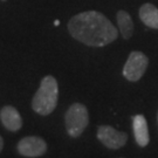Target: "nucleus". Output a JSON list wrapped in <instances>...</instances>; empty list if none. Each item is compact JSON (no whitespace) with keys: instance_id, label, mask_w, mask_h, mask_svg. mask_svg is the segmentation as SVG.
Segmentation results:
<instances>
[{"instance_id":"obj_1","label":"nucleus","mask_w":158,"mask_h":158,"mask_svg":"<svg viewBox=\"0 0 158 158\" xmlns=\"http://www.w3.org/2000/svg\"><path fill=\"white\" fill-rule=\"evenodd\" d=\"M74 39L90 47H103L117 39L118 31L106 15L97 11L79 13L69 19L67 25Z\"/></svg>"},{"instance_id":"obj_2","label":"nucleus","mask_w":158,"mask_h":158,"mask_svg":"<svg viewBox=\"0 0 158 158\" xmlns=\"http://www.w3.org/2000/svg\"><path fill=\"white\" fill-rule=\"evenodd\" d=\"M57 98L59 85L56 79L52 75H47L42 79L39 89L36 90L32 100V108L36 114L47 116L55 110Z\"/></svg>"},{"instance_id":"obj_3","label":"nucleus","mask_w":158,"mask_h":158,"mask_svg":"<svg viewBox=\"0 0 158 158\" xmlns=\"http://www.w3.org/2000/svg\"><path fill=\"white\" fill-rule=\"evenodd\" d=\"M64 123L68 135L72 137H80L89 123L87 107L82 103H73L64 115Z\"/></svg>"},{"instance_id":"obj_4","label":"nucleus","mask_w":158,"mask_h":158,"mask_svg":"<svg viewBox=\"0 0 158 158\" xmlns=\"http://www.w3.org/2000/svg\"><path fill=\"white\" fill-rule=\"evenodd\" d=\"M148 66L149 59L144 53L138 51L131 52L123 67V75L130 82H136L144 75Z\"/></svg>"},{"instance_id":"obj_5","label":"nucleus","mask_w":158,"mask_h":158,"mask_svg":"<svg viewBox=\"0 0 158 158\" xmlns=\"http://www.w3.org/2000/svg\"><path fill=\"white\" fill-rule=\"evenodd\" d=\"M97 138L103 145L109 149H119L124 147L128 141V135L118 131L110 125H101L97 130Z\"/></svg>"},{"instance_id":"obj_6","label":"nucleus","mask_w":158,"mask_h":158,"mask_svg":"<svg viewBox=\"0 0 158 158\" xmlns=\"http://www.w3.org/2000/svg\"><path fill=\"white\" fill-rule=\"evenodd\" d=\"M18 152L25 157H40L47 151V143L36 136L25 137L18 143Z\"/></svg>"},{"instance_id":"obj_7","label":"nucleus","mask_w":158,"mask_h":158,"mask_svg":"<svg viewBox=\"0 0 158 158\" xmlns=\"http://www.w3.org/2000/svg\"><path fill=\"white\" fill-rule=\"evenodd\" d=\"M0 121L8 131H18L23 127V118L17 109L12 106H5L0 110Z\"/></svg>"},{"instance_id":"obj_8","label":"nucleus","mask_w":158,"mask_h":158,"mask_svg":"<svg viewBox=\"0 0 158 158\" xmlns=\"http://www.w3.org/2000/svg\"><path fill=\"white\" fill-rule=\"evenodd\" d=\"M132 129L137 144L142 148L147 147L150 142V135H149L148 122L143 115L132 116Z\"/></svg>"},{"instance_id":"obj_9","label":"nucleus","mask_w":158,"mask_h":158,"mask_svg":"<svg viewBox=\"0 0 158 158\" xmlns=\"http://www.w3.org/2000/svg\"><path fill=\"white\" fill-rule=\"evenodd\" d=\"M138 15L141 21L149 28L158 29V8L155 5L147 2L139 7Z\"/></svg>"},{"instance_id":"obj_10","label":"nucleus","mask_w":158,"mask_h":158,"mask_svg":"<svg viewBox=\"0 0 158 158\" xmlns=\"http://www.w3.org/2000/svg\"><path fill=\"white\" fill-rule=\"evenodd\" d=\"M116 19H117V25H118V29L122 36L125 40H129L134 34V21L130 17V14L127 11L121 10L117 12Z\"/></svg>"},{"instance_id":"obj_11","label":"nucleus","mask_w":158,"mask_h":158,"mask_svg":"<svg viewBox=\"0 0 158 158\" xmlns=\"http://www.w3.org/2000/svg\"><path fill=\"white\" fill-rule=\"evenodd\" d=\"M2 148H4V139H2V137L0 136V152H1Z\"/></svg>"},{"instance_id":"obj_12","label":"nucleus","mask_w":158,"mask_h":158,"mask_svg":"<svg viewBox=\"0 0 158 158\" xmlns=\"http://www.w3.org/2000/svg\"><path fill=\"white\" fill-rule=\"evenodd\" d=\"M54 23H55V26H57V25H60V21H55Z\"/></svg>"},{"instance_id":"obj_13","label":"nucleus","mask_w":158,"mask_h":158,"mask_svg":"<svg viewBox=\"0 0 158 158\" xmlns=\"http://www.w3.org/2000/svg\"><path fill=\"white\" fill-rule=\"evenodd\" d=\"M157 118H158V116H157Z\"/></svg>"},{"instance_id":"obj_14","label":"nucleus","mask_w":158,"mask_h":158,"mask_svg":"<svg viewBox=\"0 0 158 158\" xmlns=\"http://www.w3.org/2000/svg\"><path fill=\"white\" fill-rule=\"evenodd\" d=\"M4 1H5V0H4Z\"/></svg>"}]
</instances>
